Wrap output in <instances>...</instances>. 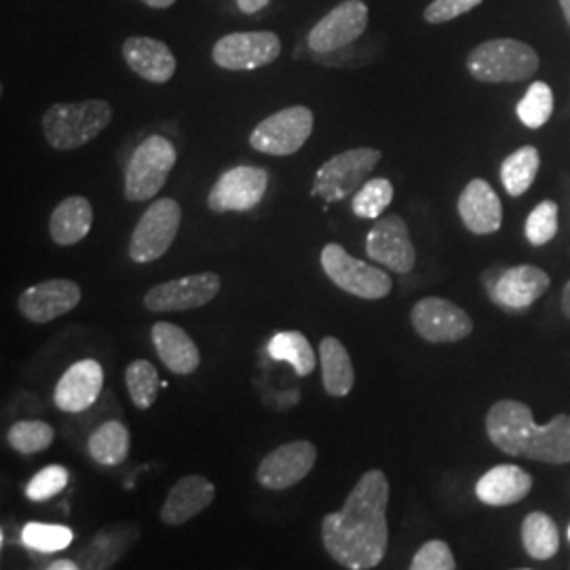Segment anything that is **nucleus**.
I'll list each match as a JSON object with an SVG mask.
<instances>
[{"label":"nucleus","mask_w":570,"mask_h":570,"mask_svg":"<svg viewBox=\"0 0 570 570\" xmlns=\"http://www.w3.org/2000/svg\"><path fill=\"white\" fill-rule=\"evenodd\" d=\"M56 431L45 421H18L7 431L9 446L20 454H37L53 444Z\"/></svg>","instance_id":"obj_33"},{"label":"nucleus","mask_w":570,"mask_h":570,"mask_svg":"<svg viewBox=\"0 0 570 570\" xmlns=\"http://www.w3.org/2000/svg\"><path fill=\"white\" fill-rule=\"evenodd\" d=\"M560 9H562V16H564V20L569 21L570 26V0H560Z\"/></svg>","instance_id":"obj_44"},{"label":"nucleus","mask_w":570,"mask_h":570,"mask_svg":"<svg viewBox=\"0 0 570 570\" xmlns=\"http://www.w3.org/2000/svg\"><path fill=\"white\" fill-rule=\"evenodd\" d=\"M216 489L204 475H184L165 499L161 520L167 527H183L214 503Z\"/></svg>","instance_id":"obj_21"},{"label":"nucleus","mask_w":570,"mask_h":570,"mask_svg":"<svg viewBox=\"0 0 570 570\" xmlns=\"http://www.w3.org/2000/svg\"><path fill=\"white\" fill-rule=\"evenodd\" d=\"M367 28V4L364 0H343L308 32V49L326 56L362 39Z\"/></svg>","instance_id":"obj_12"},{"label":"nucleus","mask_w":570,"mask_h":570,"mask_svg":"<svg viewBox=\"0 0 570 570\" xmlns=\"http://www.w3.org/2000/svg\"><path fill=\"white\" fill-rule=\"evenodd\" d=\"M393 202V184L387 178H372L353 195V214L364 220H379Z\"/></svg>","instance_id":"obj_34"},{"label":"nucleus","mask_w":570,"mask_h":570,"mask_svg":"<svg viewBox=\"0 0 570 570\" xmlns=\"http://www.w3.org/2000/svg\"><path fill=\"white\" fill-rule=\"evenodd\" d=\"M49 570H77L81 569V564L79 562H72V560H58V562H51Z\"/></svg>","instance_id":"obj_41"},{"label":"nucleus","mask_w":570,"mask_h":570,"mask_svg":"<svg viewBox=\"0 0 570 570\" xmlns=\"http://www.w3.org/2000/svg\"><path fill=\"white\" fill-rule=\"evenodd\" d=\"M144 4H148V7H153V9H167V7H171L176 0H142Z\"/></svg>","instance_id":"obj_43"},{"label":"nucleus","mask_w":570,"mask_h":570,"mask_svg":"<svg viewBox=\"0 0 570 570\" xmlns=\"http://www.w3.org/2000/svg\"><path fill=\"white\" fill-rule=\"evenodd\" d=\"M220 277L216 273H197L183 279L155 285L146 296L144 306L153 313L190 311L209 305L220 292Z\"/></svg>","instance_id":"obj_14"},{"label":"nucleus","mask_w":570,"mask_h":570,"mask_svg":"<svg viewBox=\"0 0 570 570\" xmlns=\"http://www.w3.org/2000/svg\"><path fill=\"white\" fill-rule=\"evenodd\" d=\"M550 275L539 266H511L490 285V298L494 305L522 311L534 305L550 289Z\"/></svg>","instance_id":"obj_18"},{"label":"nucleus","mask_w":570,"mask_h":570,"mask_svg":"<svg viewBox=\"0 0 570 570\" xmlns=\"http://www.w3.org/2000/svg\"><path fill=\"white\" fill-rule=\"evenodd\" d=\"M562 313L570 320V279L569 284L564 285V289H562Z\"/></svg>","instance_id":"obj_42"},{"label":"nucleus","mask_w":570,"mask_h":570,"mask_svg":"<svg viewBox=\"0 0 570 570\" xmlns=\"http://www.w3.org/2000/svg\"><path fill=\"white\" fill-rule=\"evenodd\" d=\"M315 117L306 106H289L258 122L249 136L254 150L271 157H289L298 153L313 134Z\"/></svg>","instance_id":"obj_9"},{"label":"nucleus","mask_w":570,"mask_h":570,"mask_svg":"<svg viewBox=\"0 0 570 570\" xmlns=\"http://www.w3.org/2000/svg\"><path fill=\"white\" fill-rule=\"evenodd\" d=\"M102 387V366L96 360H82L63 372L53 400L63 412H85L98 402Z\"/></svg>","instance_id":"obj_19"},{"label":"nucleus","mask_w":570,"mask_h":570,"mask_svg":"<svg viewBox=\"0 0 570 570\" xmlns=\"http://www.w3.org/2000/svg\"><path fill=\"white\" fill-rule=\"evenodd\" d=\"M282 56V41L275 32H233L226 35L212 49V60L230 72L256 70Z\"/></svg>","instance_id":"obj_11"},{"label":"nucleus","mask_w":570,"mask_h":570,"mask_svg":"<svg viewBox=\"0 0 570 570\" xmlns=\"http://www.w3.org/2000/svg\"><path fill=\"white\" fill-rule=\"evenodd\" d=\"M183 223V207L174 199H159L150 205L136 226L129 244V258L138 265L159 261L176 242Z\"/></svg>","instance_id":"obj_8"},{"label":"nucleus","mask_w":570,"mask_h":570,"mask_svg":"<svg viewBox=\"0 0 570 570\" xmlns=\"http://www.w3.org/2000/svg\"><path fill=\"white\" fill-rule=\"evenodd\" d=\"M317 449L313 442L296 440L268 452L258 465L256 478L268 490H285L303 482L315 468Z\"/></svg>","instance_id":"obj_16"},{"label":"nucleus","mask_w":570,"mask_h":570,"mask_svg":"<svg viewBox=\"0 0 570 570\" xmlns=\"http://www.w3.org/2000/svg\"><path fill=\"white\" fill-rule=\"evenodd\" d=\"M515 112H518V119L529 129L543 127L553 115V91L550 85L543 81L532 82L524 98L515 106Z\"/></svg>","instance_id":"obj_32"},{"label":"nucleus","mask_w":570,"mask_h":570,"mask_svg":"<svg viewBox=\"0 0 570 570\" xmlns=\"http://www.w3.org/2000/svg\"><path fill=\"white\" fill-rule=\"evenodd\" d=\"M72 539H75L72 530L60 524L30 522L21 530V543L28 550L41 551V553L66 550L72 543Z\"/></svg>","instance_id":"obj_35"},{"label":"nucleus","mask_w":570,"mask_h":570,"mask_svg":"<svg viewBox=\"0 0 570 570\" xmlns=\"http://www.w3.org/2000/svg\"><path fill=\"white\" fill-rule=\"evenodd\" d=\"M468 72L480 82L529 81L539 70V53L515 39H492L478 45L468 56Z\"/></svg>","instance_id":"obj_4"},{"label":"nucleus","mask_w":570,"mask_h":570,"mask_svg":"<svg viewBox=\"0 0 570 570\" xmlns=\"http://www.w3.org/2000/svg\"><path fill=\"white\" fill-rule=\"evenodd\" d=\"M522 546L532 560H551L560 550L558 524L543 511H532L522 522Z\"/></svg>","instance_id":"obj_28"},{"label":"nucleus","mask_w":570,"mask_h":570,"mask_svg":"<svg viewBox=\"0 0 570 570\" xmlns=\"http://www.w3.org/2000/svg\"><path fill=\"white\" fill-rule=\"evenodd\" d=\"M268 355L275 362H285L296 370L298 376H308L315 370V353L313 346L306 341L305 334L292 330L279 332L268 343Z\"/></svg>","instance_id":"obj_30"},{"label":"nucleus","mask_w":570,"mask_h":570,"mask_svg":"<svg viewBox=\"0 0 570 570\" xmlns=\"http://www.w3.org/2000/svg\"><path fill=\"white\" fill-rule=\"evenodd\" d=\"M268 174L263 167L239 165L225 171L209 190L207 205L216 214L249 212L265 199Z\"/></svg>","instance_id":"obj_13"},{"label":"nucleus","mask_w":570,"mask_h":570,"mask_svg":"<svg viewBox=\"0 0 570 570\" xmlns=\"http://www.w3.org/2000/svg\"><path fill=\"white\" fill-rule=\"evenodd\" d=\"M381 159L383 153L376 148H351L332 157L317 169L313 195L322 197L326 204L345 202L367 183V176Z\"/></svg>","instance_id":"obj_6"},{"label":"nucleus","mask_w":570,"mask_h":570,"mask_svg":"<svg viewBox=\"0 0 570 570\" xmlns=\"http://www.w3.org/2000/svg\"><path fill=\"white\" fill-rule=\"evenodd\" d=\"M459 216L469 233L492 235L503 225V205L487 180L473 178L459 197Z\"/></svg>","instance_id":"obj_20"},{"label":"nucleus","mask_w":570,"mask_h":570,"mask_svg":"<svg viewBox=\"0 0 570 570\" xmlns=\"http://www.w3.org/2000/svg\"><path fill=\"white\" fill-rule=\"evenodd\" d=\"M541 157L534 146H522L513 150L501 164V183L510 197H522L537 180Z\"/></svg>","instance_id":"obj_29"},{"label":"nucleus","mask_w":570,"mask_h":570,"mask_svg":"<svg viewBox=\"0 0 570 570\" xmlns=\"http://www.w3.org/2000/svg\"><path fill=\"white\" fill-rule=\"evenodd\" d=\"M81 285L72 279H49L21 292L18 308L32 324H49L81 303Z\"/></svg>","instance_id":"obj_17"},{"label":"nucleus","mask_w":570,"mask_h":570,"mask_svg":"<svg viewBox=\"0 0 570 570\" xmlns=\"http://www.w3.org/2000/svg\"><path fill=\"white\" fill-rule=\"evenodd\" d=\"M131 449L129 429L121 421H106L89 435L87 450L89 456L104 468H117L122 461H127Z\"/></svg>","instance_id":"obj_27"},{"label":"nucleus","mask_w":570,"mask_h":570,"mask_svg":"<svg viewBox=\"0 0 570 570\" xmlns=\"http://www.w3.org/2000/svg\"><path fill=\"white\" fill-rule=\"evenodd\" d=\"M320 360L326 393L332 397H346L355 385V370L346 346L338 338L326 336L320 345Z\"/></svg>","instance_id":"obj_26"},{"label":"nucleus","mask_w":570,"mask_h":570,"mask_svg":"<svg viewBox=\"0 0 570 570\" xmlns=\"http://www.w3.org/2000/svg\"><path fill=\"white\" fill-rule=\"evenodd\" d=\"M389 480L381 469L366 471L346 497L343 510L327 513L322 539L327 553L351 570L376 569L389 546Z\"/></svg>","instance_id":"obj_1"},{"label":"nucleus","mask_w":570,"mask_h":570,"mask_svg":"<svg viewBox=\"0 0 570 570\" xmlns=\"http://www.w3.org/2000/svg\"><path fill=\"white\" fill-rule=\"evenodd\" d=\"M524 235L529 244L534 247L550 244L551 239L558 235V204L548 199L537 205L527 218Z\"/></svg>","instance_id":"obj_36"},{"label":"nucleus","mask_w":570,"mask_h":570,"mask_svg":"<svg viewBox=\"0 0 570 570\" xmlns=\"http://www.w3.org/2000/svg\"><path fill=\"white\" fill-rule=\"evenodd\" d=\"M322 268L332 284L364 301L387 298L393 289V282L383 268L353 258L341 244H327L324 247Z\"/></svg>","instance_id":"obj_7"},{"label":"nucleus","mask_w":570,"mask_h":570,"mask_svg":"<svg viewBox=\"0 0 570 570\" xmlns=\"http://www.w3.org/2000/svg\"><path fill=\"white\" fill-rule=\"evenodd\" d=\"M410 569L454 570L456 569V562H454V553L450 550L449 543L440 541V539H433L414 553Z\"/></svg>","instance_id":"obj_38"},{"label":"nucleus","mask_w":570,"mask_h":570,"mask_svg":"<svg viewBox=\"0 0 570 570\" xmlns=\"http://www.w3.org/2000/svg\"><path fill=\"white\" fill-rule=\"evenodd\" d=\"M532 490V475L518 465H497L487 471L478 484L475 497L490 508H510L522 503Z\"/></svg>","instance_id":"obj_22"},{"label":"nucleus","mask_w":570,"mask_h":570,"mask_svg":"<svg viewBox=\"0 0 570 570\" xmlns=\"http://www.w3.org/2000/svg\"><path fill=\"white\" fill-rule=\"evenodd\" d=\"M122 60L144 81L164 85L176 75V58L164 41L131 37L122 42Z\"/></svg>","instance_id":"obj_23"},{"label":"nucleus","mask_w":570,"mask_h":570,"mask_svg":"<svg viewBox=\"0 0 570 570\" xmlns=\"http://www.w3.org/2000/svg\"><path fill=\"white\" fill-rule=\"evenodd\" d=\"M153 345L161 357L165 367L178 376L193 374L202 364V353L195 341L184 332L183 327L169 322H159L153 326Z\"/></svg>","instance_id":"obj_24"},{"label":"nucleus","mask_w":570,"mask_h":570,"mask_svg":"<svg viewBox=\"0 0 570 570\" xmlns=\"http://www.w3.org/2000/svg\"><path fill=\"white\" fill-rule=\"evenodd\" d=\"M410 320L416 334L433 345L461 343L473 332L468 311L438 296H428L412 306Z\"/></svg>","instance_id":"obj_10"},{"label":"nucleus","mask_w":570,"mask_h":570,"mask_svg":"<svg viewBox=\"0 0 570 570\" xmlns=\"http://www.w3.org/2000/svg\"><path fill=\"white\" fill-rule=\"evenodd\" d=\"M176 161L178 150L171 140L164 136L146 138L125 167V199L131 204L153 199L164 188Z\"/></svg>","instance_id":"obj_5"},{"label":"nucleus","mask_w":570,"mask_h":570,"mask_svg":"<svg viewBox=\"0 0 570 570\" xmlns=\"http://www.w3.org/2000/svg\"><path fill=\"white\" fill-rule=\"evenodd\" d=\"M94 225V207L85 197L63 199L51 214L49 235L58 245H75L82 242Z\"/></svg>","instance_id":"obj_25"},{"label":"nucleus","mask_w":570,"mask_h":570,"mask_svg":"<svg viewBox=\"0 0 570 570\" xmlns=\"http://www.w3.org/2000/svg\"><path fill=\"white\" fill-rule=\"evenodd\" d=\"M68 484V471L61 465H49V468L39 471L26 487V497L30 501H49L56 494H60L61 490L66 489Z\"/></svg>","instance_id":"obj_37"},{"label":"nucleus","mask_w":570,"mask_h":570,"mask_svg":"<svg viewBox=\"0 0 570 570\" xmlns=\"http://www.w3.org/2000/svg\"><path fill=\"white\" fill-rule=\"evenodd\" d=\"M489 440L510 456L537 463H570V414L553 416L548 425H537L532 410L518 400H501L487 414Z\"/></svg>","instance_id":"obj_2"},{"label":"nucleus","mask_w":570,"mask_h":570,"mask_svg":"<svg viewBox=\"0 0 570 570\" xmlns=\"http://www.w3.org/2000/svg\"><path fill=\"white\" fill-rule=\"evenodd\" d=\"M268 2L271 0H237V7H239V11L245 13V16H256V13H261L263 9L268 7Z\"/></svg>","instance_id":"obj_40"},{"label":"nucleus","mask_w":570,"mask_h":570,"mask_svg":"<svg viewBox=\"0 0 570 570\" xmlns=\"http://www.w3.org/2000/svg\"><path fill=\"white\" fill-rule=\"evenodd\" d=\"M569 541H570V527H569Z\"/></svg>","instance_id":"obj_45"},{"label":"nucleus","mask_w":570,"mask_h":570,"mask_svg":"<svg viewBox=\"0 0 570 570\" xmlns=\"http://www.w3.org/2000/svg\"><path fill=\"white\" fill-rule=\"evenodd\" d=\"M367 258L389 271L406 275L416 265V249L410 239V230L397 214L383 216L370 228L366 237Z\"/></svg>","instance_id":"obj_15"},{"label":"nucleus","mask_w":570,"mask_h":570,"mask_svg":"<svg viewBox=\"0 0 570 570\" xmlns=\"http://www.w3.org/2000/svg\"><path fill=\"white\" fill-rule=\"evenodd\" d=\"M484 0H433L423 11V20L428 23H446V21L456 20L480 7Z\"/></svg>","instance_id":"obj_39"},{"label":"nucleus","mask_w":570,"mask_h":570,"mask_svg":"<svg viewBox=\"0 0 570 570\" xmlns=\"http://www.w3.org/2000/svg\"><path fill=\"white\" fill-rule=\"evenodd\" d=\"M125 385L136 407L148 410L159 397V372L150 362L136 360L125 370Z\"/></svg>","instance_id":"obj_31"},{"label":"nucleus","mask_w":570,"mask_h":570,"mask_svg":"<svg viewBox=\"0 0 570 570\" xmlns=\"http://www.w3.org/2000/svg\"><path fill=\"white\" fill-rule=\"evenodd\" d=\"M112 121V106L104 100L53 104L42 115L45 140L56 150H77L98 138Z\"/></svg>","instance_id":"obj_3"}]
</instances>
